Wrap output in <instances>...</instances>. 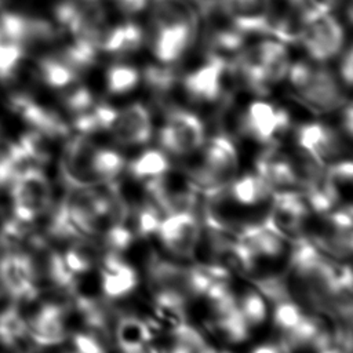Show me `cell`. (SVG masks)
<instances>
[{
	"label": "cell",
	"instance_id": "1",
	"mask_svg": "<svg viewBox=\"0 0 353 353\" xmlns=\"http://www.w3.org/2000/svg\"><path fill=\"white\" fill-rule=\"evenodd\" d=\"M296 98L317 113H327L342 108L345 92L327 68L305 61L294 62L287 72Z\"/></svg>",
	"mask_w": 353,
	"mask_h": 353
},
{
	"label": "cell",
	"instance_id": "2",
	"mask_svg": "<svg viewBox=\"0 0 353 353\" xmlns=\"http://www.w3.org/2000/svg\"><path fill=\"white\" fill-rule=\"evenodd\" d=\"M52 189L54 185L41 167H33L17 175L8 183L12 216L33 225L50 208Z\"/></svg>",
	"mask_w": 353,
	"mask_h": 353
},
{
	"label": "cell",
	"instance_id": "3",
	"mask_svg": "<svg viewBox=\"0 0 353 353\" xmlns=\"http://www.w3.org/2000/svg\"><path fill=\"white\" fill-rule=\"evenodd\" d=\"M234 76L233 61L207 51L205 61L182 77V88L197 103L223 102L229 98L228 79Z\"/></svg>",
	"mask_w": 353,
	"mask_h": 353
},
{
	"label": "cell",
	"instance_id": "4",
	"mask_svg": "<svg viewBox=\"0 0 353 353\" xmlns=\"http://www.w3.org/2000/svg\"><path fill=\"white\" fill-rule=\"evenodd\" d=\"M159 145L168 156L186 157L199 150L205 141V125L193 112L170 106L157 134Z\"/></svg>",
	"mask_w": 353,
	"mask_h": 353
},
{
	"label": "cell",
	"instance_id": "5",
	"mask_svg": "<svg viewBox=\"0 0 353 353\" xmlns=\"http://www.w3.org/2000/svg\"><path fill=\"white\" fill-rule=\"evenodd\" d=\"M291 128L287 109L256 99L241 113V137H248L263 146H280Z\"/></svg>",
	"mask_w": 353,
	"mask_h": 353
},
{
	"label": "cell",
	"instance_id": "6",
	"mask_svg": "<svg viewBox=\"0 0 353 353\" xmlns=\"http://www.w3.org/2000/svg\"><path fill=\"white\" fill-rule=\"evenodd\" d=\"M201 230L203 223L196 211H183L164 215L154 236L163 248L174 256L190 258Z\"/></svg>",
	"mask_w": 353,
	"mask_h": 353
},
{
	"label": "cell",
	"instance_id": "7",
	"mask_svg": "<svg viewBox=\"0 0 353 353\" xmlns=\"http://www.w3.org/2000/svg\"><path fill=\"white\" fill-rule=\"evenodd\" d=\"M343 40L345 33L339 21L324 12L305 23L299 43L313 61L325 62L342 50Z\"/></svg>",
	"mask_w": 353,
	"mask_h": 353
},
{
	"label": "cell",
	"instance_id": "8",
	"mask_svg": "<svg viewBox=\"0 0 353 353\" xmlns=\"http://www.w3.org/2000/svg\"><path fill=\"white\" fill-rule=\"evenodd\" d=\"M294 138L295 145L310 153L323 167L345 159L346 148L339 131L327 124L303 123L295 128Z\"/></svg>",
	"mask_w": 353,
	"mask_h": 353
},
{
	"label": "cell",
	"instance_id": "9",
	"mask_svg": "<svg viewBox=\"0 0 353 353\" xmlns=\"http://www.w3.org/2000/svg\"><path fill=\"white\" fill-rule=\"evenodd\" d=\"M101 277L102 296L108 302H120L135 294L139 285L137 269L119 254L103 250L97 266Z\"/></svg>",
	"mask_w": 353,
	"mask_h": 353
},
{
	"label": "cell",
	"instance_id": "10",
	"mask_svg": "<svg viewBox=\"0 0 353 353\" xmlns=\"http://www.w3.org/2000/svg\"><path fill=\"white\" fill-rule=\"evenodd\" d=\"M108 134L121 146H141L148 143L153 134L150 110L141 102L116 109Z\"/></svg>",
	"mask_w": 353,
	"mask_h": 353
},
{
	"label": "cell",
	"instance_id": "11",
	"mask_svg": "<svg viewBox=\"0 0 353 353\" xmlns=\"http://www.w3.org/2000/svg\"><path fill=\"white\" fill-rule=\"evenodd\" d=\"M0 288L17 302L37 296L34 270L25 251H10L0 259Z\"/></svg>",
	"mask_w": 353,
	"mask_h": 353
},
{
	"label": "cell",
	"instance_id": "12",
	"mask_svg": "<svg viewBox=\"0 0 353 353\" xmlns=\"http://www.w3.org/2000/svg\"><path fill=\"white\" fill-rule=\"evenodd\" d=\"M143 41L145 33L142 28L138 23L125 19L113 25L105 22L98 33L97 46L99 54L120 57L139 50Z\"/></svg>",
	"mask_w": 353,
	"mask_h": 353
},
{
	"label": "cell",
	"instance_id": "13",
	"mask_svg": "<svg viewBox=\"0 0 353 353\" xmlns=\"http://www.w3.org/2000/svg\"><path fill=\"white\" fill-rule=\"evenodd\" d=\"M234 26L247 33H268L273 8L272 0H222Z\"/></svg>",
	"mask_w": 353,
	"mask_h": 353
},
{
	"label": "cell",
	"instance_id": "14",
	"mask_svg": "<svg viewBox=\"0 0 353 353\" xmlns=\"http://www.w3.org/2000/svg\"><path fill=\"white\" fill-rule=\"evenodd\" d=\"M150 341L152 331L148 319L120 312L113 328V342L121 353H148Z\"/></svg>",
	"mask_w": 353,
	"mask_h": 353
},
{
	"label": "cell",
	"instance_id": "15",
	"mask_svg": "<svg viewBox=\"0 0 353 353\" xmlns=\"http://www.w3.org/2000/svg\"><path fill=\"white\" fill-rule=\"evenodd\" d=\"M228 196L244 208H254L265 204L273 194L272 186L256 172L236 176L226 188Z\"/></svg>",
	"mask_w": 353,
	"mask_h": 353
},
{
	"label": "cell",
	"instance_id": "16",
	"mask_svg": "<svg viewBox=\"0 0 353 353\" xmlns=\"http://www.w3.org/2000/svg\"><path fill=\"white\" fill-rule=\"evenodd\" d=\"M171 167L170 156L161 149H146L132 160L125 163L127 175L139 181L149 182L161 174H164Z\"/></svg>",
	"mask_w": 353,
	"mask_h": 353
},
{
	"label": "cell",
	"instance_id": "17",
	"mask_svg": "<svg viewBox=\"0 0 353 353\" xmlns=\"http://www.w3.org/2000/svg\"><path fill=\"white\" fill-rule=\"evenodd\" d=\"M79 70L69 65L61 55H47L37 61V76L50 88L65 90L79 79Z\"/></svg>",
	"mask_w": 353,
	"mask_h": 353
},
{
	"label": "cell",
	"instance_id": "18",
	"mask_svg": "<svg viewBox=\"0 0 353 353\" xmlns=\"http://www.w3.org/2000/svg\"><path fill=\"white\" fill-rule=\"evenodd\" d=\"M290 59L281 41L263 40V74L266 84L272 87L287 76Z\"/></svg>",
	"mask_w": 353,
	"mask_h": 353
},
{
	"label": "cell",
	"instance_id": "19",
	"mask_svg": "<svg viewBox=\"0 0 353 353\" xmlns=\"http://www.w3.org/2000/svg\"><path fill=\"white\" fill-rule=\"evenodd\" d=\"M234 295L239 310L250 328L252 330L262 325L268 317V303L265 296L250 285L244 290H240L239 292L234 291Z\"/></svg>",
	"mask_w": 353,
	"mask_h": 353
},
{
	"label": "cell",
	"instance_id": "20",
	"mask_svg": "<svg viewBox=\"0 0 353 353\" xmlns=\"http://www.w3.org/2000/svg\"><path fill=\"white\" fill-rule=\"evenodd\" d=\"M141 81L139 70L128 63H113L105 73V87L110 95H124Z\"/></svg>",
	"mask_w": 353,
	"mask_h": 353
},
{
	"label": "cell",
	"instance_id": "21",
	"mask_svg": "<svg viewBox=\"0 0 353 353\" xmlns=\"http://www.w3.org/2000/svg\"><path fill=\"white\" fill-rule=\"evenodd\" d=\"M143 81L154 97L164 98L176 85L178 73L174 69V65L157 62L148 65L143 69Z\"/></svg>",
	"mask_w": 353,
	"mask_h": 353
},
{
	"label": "cell",
	"instance_id": "22",
	"mask_svg": "<svg viewBox=\"0 0 353 353\" xmlns=\"http://www.w3.org/2000/svg\"><path fill=\"white\" fill-rule=\"evenodd\" d=\"M25 54L26 50L22 46L0 39V79L7 80L14 76Z\"/></svg>",
	"mask_w": 353,
	"mask_h": 353
},
{
	"label": "cell",
	"instance_id": "23",
	"mask_svg": "<svg viewBox=\"0 0 353 353\" xmlns=\"http://www.w3.org/2000/svg\"><path fill=\"white\" fill-rule=\"evenodd\" d=\"M339 76H341L342 83L346 87L352 85V79H353V51H352L350 46L342 52V59H341V63H339Z\"/></svg>",
	"mask_w": 353,
	"mask_h": 353
},
{
	"label": "cell",
	"instance_id": "24",
	"mask_svg": "<svg viewBox=\"0 0 353 353\" xmlns=\"http://www.w3.org/2000/svg\"><path fill=\"white\" fill-rule=\"evenodd\" d=\"M112 3L124 14H137L145 10L148 0H112Z\"/></svg>",
	"mask_w": 353,
	"mask_h": 353
},
{
	"label": "cell",
	"instance_id": "25",
	"mask_svg": "<svg viewBox=\"0 0 353 353\" xmlns=\"http://www.w3.org/2000/svg\"><path fill=\"white\" fill-rule=\"evenodd\" d=\"M353 108L350 102H345L342 105V121H341V128L342 134H345L349 139L352 138V131H353Z\"/></svg>",
	"mask_w": 353,
	"mask_h": 353
},
{
	"label": "cell",
	"instance_id": "26",
	"mask_svg": "<svg viewBox=\"0 0 353 353\" xmlns=\"http://www.w3.org/2000/svg\"><path fill=\"white\" fill-rule=\"evenodd\" d=\"M251 353H285L277 343H262L255 346Z\"/></svg>",
	"mask_w": 353,
	"mask_h": 353
},
{
	"label": "cell",
	"instance_id": "27",
	"mask_svg": "<svg viewBox=\"0 0 353 353\" xmlns=\"http://www.w3.org/2000/svg\"><path fill=\"white\" fill-rule=\"evenodd\" d=\"M212 353H230V352H226V350H219V349H215Z\"/></svg>",
	"mask_w": 353,
	"mask_h": 353
},
{
	"label": "cell",
	"instance_id": "28",
	"mask_svg": "<svg viewBox=\"0 0 353 353\" xmlns=\"http://www.w3.org/2000/svg\"><path fill=\"white\" fill-rule=\"evenodd\" d=\"M0 39H1V36H0Z\"/></svg>",
	"mask_w": 353,
	"mask_h": 353
}]
</instances>
